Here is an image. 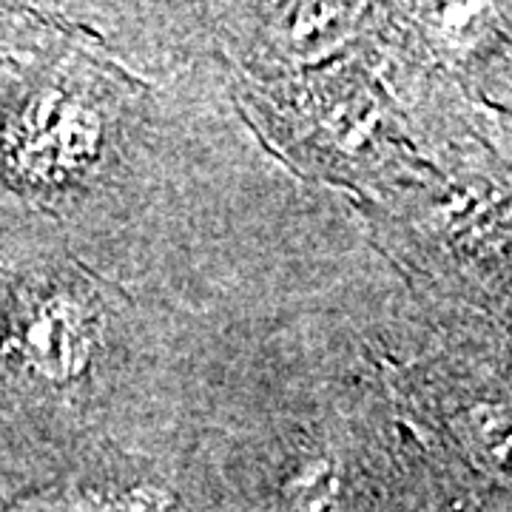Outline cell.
Here are the masks:
<instances>
[{
    "label": "cell",
    "mask_w": 512,
    "mask_h": 512,
    "mask_svg": "<svg viewBox=\"0 0 512 512\" xmlns=\"http://www.w3.org/2000/svg\"><path fill=\"white\" fill-rule=\"evenodd\" d=\"M100 123L94 111L66 94H40L23 117L20 163L37 177L55 180L86 165L97 154Z\"/></svg>",
    "instance_id": "obj_1"
},
{
    "label": "cell",
    "mask_w": 512,
    "mask_h": 512,
    "mask_svg": "<svg viewBox=\"0 0 512 512\" xmlns=\"http://www.w3.org/2000/svg\"><path fill=\"white\" fill-rule=\"evenodd\" d=\"M23 345L29 362L46 376V379H72L89 365L92 356V336L69 302H49L43 305L35 319L23 330Z\"/></svg>",
    "instance_id": "obj_2"
},
{
    "label": "cell",
    "mask_w": 512,
    "mask_h": 512,
    "mask_svg": "<svg viewBox=\"0 0 512 512\" xmlns=\"http://www.w3.org/2000/svg\"><path fill=\"white\" fill-rule=\"evenodd\" d=\"M453 430L478 470L510 481V410L504 404H473L458 413Z\"/></svg>",
    "instance_id": "obj_3"
},
{
    "label": "cell",
    "mask_w": 512,
    "mask_h": 512,
    "mask_svg": "<svg viewBox=\"0 0 512 512\" xmlns=\"http://www.w3.org/2000/svg\"><path fill=\"white\" fill-rule=\"evenodd\" d=\"M291 512H342V473L328 458L305 461L285 484Z\"/></svg>",
    "instance_id": "obj_4"
},
{
    "label": "cell",
    "mask_w": 512,
    "mask_h": 512,
    "mask_svg": "<svg viewBox=\"0 0 512 512\" xmlns=\"http://www.w3.org/2000/svg\"><path fill=\"white\" fill-rule=\"evenodd\" d=\"M109 512H120V510H109Z\"/></svg>",
    "instance_id": "obj_5"
}]
</instances>
